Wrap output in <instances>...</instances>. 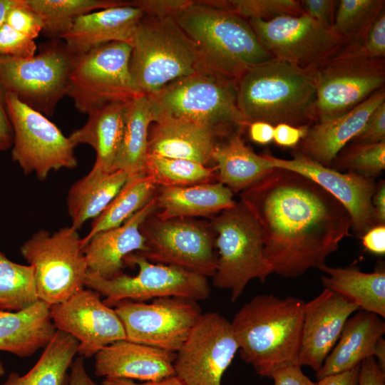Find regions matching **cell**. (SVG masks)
<instances>
[{
	"mask_svg": "<svg viewBox=\"0 0 385 385\" xmlns=\"http://www.w3.org/2000/svg\"><path fill=\"white\" fill-rule=\"evenodd\" d=\"M240 197L259 224L272 273L282 277L319 269L349 235L345 207L297 173L273 168Z\"/></svg>",
	"mask_w": 385,
	"mask_h": 385,
	"instance_id": "cell-1",
	"label": "cell"
},
{
	"mask_svg": "<svg viewBox=\"0 0 385 385\" xmlns=\"http://www.w3.org/2000/svg\"><path fill=\"white\" fill-rule=\"evenodd\" d=\"M305 302L287 296H255L231 322L241 359L261 377L299 364Z\"/></svg>",
	"mask_w": 385,
	"mask_h": 385,
	"instance_id": "cell-2",
	"label": "cell"
},
{
	"mask_svg": "<svg viewBox=\"0 0 385 385\" xmlns=\"http://www.w3.org/2000/svg\"><path fill=\"white\" fill-rule=\"evenodd\" d=\"M175 19L208 70L238 80L272 58L248 21L230 9L226 1H193Z\"/></svg>",
	"mask_w": 385,
	"mask_h": 385,
	"instance_id": "cell-3",
	"label": "cell"
},
{
	"mask_svg": "<svg viewBox=\"0 0 385 385\" xmlns=\"http://www.w3.org/2000/svg\"><path fill=\"white\" fill-rule=\"evenodd\" d=\"M237 101L246 126L263 121L308 128L317 121L312 69L279 58L246 71L237 80Z\"/></svg>",
	"mask_w": 385,
	"mask_h": 385,
	"instance_id": "cell-4",
	"label": "cell"
},
{
	"mask_svg": "<svg viewBox=\"0 0 385 385\" xmlns=\"http://www.w3.org/2000/svg\"><path fill=\"white\" fill-rule=\"evenodd\" d=\"M130 45V71L143 95H155L202 67L195 43L174 18L145 15Z\"/></svg>",
	"mask_w": 385,
	"mask_h": 385,
	"instance_id": "cell-5",
	"label": "cell"
},
{
	"mask_svg": "<svg viewBox=\"0 0 385 385\" xmlns=\"http://www.w3.org/2000/svg\"><path fill=\"white\" fill-rule=\"evenodd\" d=\"M209 221L217 253L212 284L229 289L231 302H235L251 280L264 282L272 273L263 235L257 220L240 200Z\"/></svg>",
	"mask_w": 385,
	"mask_h": 385,
	"instance_id": "cell-6",
	"label": "cell"
},
{
	"mask_svg": "<svg viewBox=\"0 0 385 385\" xmlns=\"http://www.w3.org/2000/svg\"><path fill=\"white\" fill-rule=\"evenodd\" d=\"M237 80L204 67L150 96L161 116L193 121L222 138L246 130L237 101Z\"/></svg>",
	"mask_w": 385,
	"mask_h": 385,
	"instance_id": "cell-7",
	"label": "cell"
},
{
	"mask_svg": "<svg viewBox=\"0 0 385 385\" xmlns=\"http://www.w3.org/2000/svg\"><path fill=\"white\" fill-rule=\"evenodd\" d=\"M77 53L61 39L41 45L32 57L0 54V82L6 91L44 115H52L67 95Z\"/></svg>",
	"mask_w": 385,
	"mask_h": 385,
	"instance_id": "cell-8",
	"label": "cell"
},
{
	"mask_svg": "<svg viewBox=\"0 0 385 385\" xmlns=\"http://www.w3.org/2000/svg\"><path fill=\"white\" fill-rule=\"evenodd\" d=\"M78 230L64 227L51 233L41 230L20 247L34 269L39 300L49 307L83 289L88 267Z\"/></svg>",
	"mask_w": 385,
	"mask_h": 385,
	"instance_id": "cell-9",
	"label": "cell"
},
{
	"mask_svg": "<svg viewBox=\"0 0 385 385\" xmlns=\"http://www.w3.org/2000/svg\"><path fill=\"white\" fill-rule=\"evenodd\" d=\"M131 45L110 42L77 54L67 95L81 113L90 114L115 102L140 94L130 71Z\"/></svg>",
	"mask_w": 385,
	"mask_h": 385,
	"instance_id": "cell-10",
	"label": "cell"
},
{
	"mask_svg": "<svg viewBox=\"0 0 385 385\" xmlns=\"http://www.w3.org/2000/svg\"><path fill=\"white\" fill-rule=\"evenodd\" d=\"M145 250L138 252L148 260L212 277L217 265L215 235L209 220L161 219L155 212L142 222Z\"/></svg>",
	"mask_w": 385,
	"mask_h": 385,
	"instance_id": "cell-11",
	"label": "cell"
},
{
	"mask_svg": "<svg viewBox=\"0 0 385 385\" xmlns=\"http://www.w3.org/2000/svg\"><path fill=\"white\" fill-rule=\"evenodd\" d=\"M125 265L137 266V274L122 273L112 279H103L87 272L85 286L105 296L103 301L109 307L123 300L145 302L165 297H186L199 302L210 295V285L205 276L152 262L138 252L126 257Z\"/></svg>",
	"mask_w": 385,
	"mask_h": 385,
	"instance_id": "cell-12",
	"label": "cell"
},
{
	"mask_svg": "<svg viewBox=\"0 0 385 385\" xmlns=\"http://www.w3.org/2000/svg\"><path fill=\"white\" fill-rule=\"evenodd\" d=\"M6 104L14 134L11 158L25 174L44 180L51 171L77 166L76 145L46 115L10 92Z\"/></svg>",
	"mask_w": 385,
	"mask_h": 385,
	"instance_id": "cell-13",
	"label": "cell"
},
{
	"mask_svg": "<svg viewBox=\"0 0 385 385\" xmlns=\"http://www.w3.org/2000/svg\"><path fill=\"white\" fill-rule=\"evenodd\" d=\"M312 73L318 122L351 111L384 88L385 60L336 54Z\"/></svg>",
	"mask_w": 385,
	"mask_h": 385,
	"instance_id": "cell-14",
	"label": "cell"
},
{
	"mask_svg": "<svg viewBox=\"0 0 385 385\" xmlns=\"http://www.w3.org/2000/svg\"><path fill=\"white\" fill-rule=\"evenodd\" d=\"M114 307L126 340L174 353L202 314L197 301L181 297L155 298L150 303L123 300Z\"/></svg>",
	"mask_w": 385,
	"mask_h": 385,
	"instance_id": "cell-15",
	"label": "cell"
},
{
	"mask_svg": "<svg viewBox=\"0 0 385 385\" xmlns=\"http://www.w3.org/2000/svg\"><path fill=\"white\" fill-rule=\"evenodd\" d=\"M238 350L231 322L218 312L202 313L175 353V376L185 385H222Z\"/></svg>",
	"mask_w": 385,
	"mask_h": 385,
	"instance_id": "cell-16",
	"label": "cell"
},
{
	"mask_svg": "<svg viewBox=\"0 0 385 385\" xmlns=\"http://www.w3.org/2000/svg\"><path fill=\"white\" fill-rule=\"evenodd\" d=\"M272 58L312 69L336 55L345 43L306 14L270 20H247Z\"/></svg>",
	"mask_w": 385,
	"mask_h": 385,
	"instance_id": "cell-17",
	"label": "cell"
},
{
	"mask_svg": "<svg viewBox=\"0 0 385 385\" xmlns=\"http://www.w3.org/2000/svg\"><path fill=\"white\" fill-rule=\"evenodd\" d=\"M56 330L73 337L79 343L78 354L94 356L106 346L125 339L123 323L114 309L92 289H81L68 299L49 307Z\"/></svg>",
	"mask_w": 385,
	"mask_h": 385,
	"instance_id": "cell-18",
	"label": "cell"
},
{
	"mask_svg": "<svg viewBox=\"0 0 385 385\" xmlns=\"http://www.w3.org/2000/svg\"><path fill=\"white\" fill-rule=\"evenodd\" d=\"M293 158L283 159L268 153L263 155L273 168L304 175L335 197L349 212L351 229L361 237L376 225L372 205L376 189L375 179L335 170L307 157L292 153Z\"/></svg>",
	"mask_w": 385,
	"mask_h": 385,
	"instance_id": "cell-19",
	"label": "cell"
},
{
	"mask_svg": "<svg viewBox=\"0 0 385 385\" xmlns=\"http://www.w3.org/2000/svg\"><path fill=\"white\" fill-rule=\"evenodd\" d=\"M359 310L356 305L327 288L305 303L299 365L318 371L338 341L346 322Z\"/></svg>",
	"mask_w": 385,
	"mask_h": 385,
	"instance_id": "cell-20",
	"label": "cell"
},
{
	"mask_svg": "<svg viewBox=\"0 0 385 385\" xmlns=\"http://www.w3.org/2000/svg\"><path fill=\"white\" fill-rule=\"evenodd\" d=\"M94 358L97 376L152 382L175 375V353L126 339L106 346Z\"/></svg>",
	"mask_w": 385,
	"mask_h": 385,
	"instance_id": "cell-21",
	"label": "cell"
},
{
	"mask_svg": "<svg viewBox=\"0 0 385 385\" xmlns=\"http://www.w3.org/2000/svg\"><path fill=\"white\" fill-rule=\"evenodd\" d=\"M384 102L385 89L382 88L351 111L312 124L292 153L329 167L337 154L361 131L374 109Z\"/></svg>",
	"mask_w": 385,
	"mask_h": 385,
	"instance_id": "cell-22",
	"label": "cell"
},
{
	"mask_svg": "<svg viewBox=\"0 0 385 385\" xmlns=\"http://www.w3.org/2000/svg\"><path fill=\"white\" fill-rule=\"evenodd\" d=\"M156 210L154 196L123 224L92 237L83 247L88 272L103 279H112L123 273L125 257L145 250V239L140 227L145 218Z\"/></svg>",
	"mask_w": 385,
	"mask_h": 385,
	"instance_id": "cell-23",
	"label": "cell"
},
{
	"mask_svg": "<svg viewBox=\"0 0 385 385\" xmlns=\"http://www.w3.org/2000/svg\"><path fill=\"white\" fill-rule=\"evenodd\" d=\"M221 138L216 130L202 124L161 116L150 126L147 151L148 155L185 159L210 166L213 163L215 145Z\"/></svg>",
	"mask_w": 385,
	"mask_h": 385,
	"instance_id": "cell-24",
	"label": "cell"
},
{
	"mask_svg": "<svg viewBox=\"0 0 385 385\" xmlns=\"http://www.w3.org/2000/svg\"><path fill=\"white\" fill-rule=\"evenodd\" d=\"M144 16L143 10L131 5L92 11L78 17L61 39L77 54L110 42L131 44Z\"/></svg>",
	"mask_w": 385,
	"mask_h": 385,
	"instance_id": "cell-25",
	"label": "cell"
},
{
	"mask_svg": "<svg viewBox=\"0 0 385 385\" xmlns=\"http://www.w3.org/2000/svg\"><path fill=\"white\" fill-rule=\"evenodd\" d=\"M385 333L384 318L359 310L346 322L336 344L327 356L316 378L349 370L374 356L379 339Z\"/></svg>",
	"mask_w": 385,
	"mask_h": 385,
	"instance_id": "cell-26",
	"label": "cell"
},
{
	"mask_svg": "<svg viewBox=\"0 0 385 385\" xmlns=\"http://www.w3.org/2000/svg\"><path fill=\"white\" fill-rule=\"evenodd\" d=\"M155 199V215L161 219H210L236 202L234 193L218 182L186 187L157 186Z\"/></svg>",
	"mask_w": 385,
	"mask_h": 385,
	"instance_id": "cell-27",
	"label": "cell"
},
{
	"mask_svg": "<svg viewBox=\"0 0 385 385\" xmlns=\"http://www.w3.org/2000/svg\"><path fill=\"white\" fill-rule=\"evenodd\" d=\"M49 307L38 300L21 311L0 310V351L28 357L44 348L56 332Z\"/></svg>",
	"mask_w": 385,
	"mask_h": 385,
	"instance_id": "cell-28",
	"label": "cell"
},
{
	"mask_svg": "<svg viewBox=\"0 0 385 385\" xmlns=\"http://www.w3.org/2000/svg\"><path fill=\"white\" fill-rule=\"evenodd\" d=\"M245 130H237L221 138L212 153L217 182L234 194L250 188L273 167L263 154L255 153L242 138Z\"/></svg>",
	"mask_w": 385,
	"mask_h": 385,
	"instance_id": "cell-29",
	"label": "cell"
},
{
	"mask_svg": "<svg viewBox=\"0 0 385 385\" xmlns=\"http://www.w3.org/2000/svg\"><path fill=\"white\" fill-rule=\"evenodd\" d=\"M127 102L112 103L91 113L86 123L68 136L76 146L87 144L95 150L93 168L113 171L123 139Z\"/></svg>",
	"mask_w": 385,
	"mask_h": 385,
	"instance_id": "cell-30",
	"label": "cell"
},
{
	"mask_svg": "<svg viewBox=\"0 0 385 385\" xmlns=\"http://www.w3.org/2000/svg\"><path fill=\"white\" fill-rule=\"evenodd\" d=\"M159 118L150 96L139 95L127 102L123 139L113 171L123 170L130 177L145 173L149 128Z\"/></svg>",
	"mask_w": 385,
	"mask_h": 385,
	"instance_id": "cell-31",
	"label": "cell"
},
{
	"mask_svg": "<svg viewBox=\"0 0 385 385\" xmlns=\"http://www.w3.org/2000/svg\"><path fill=\"white\" fill-rule=\"evenodd\" d=\"M130 178L125 171L104 172L92 168L70 188L67 209L71 226L77 230L97 217L119 192Z\"/></svg>",
	"mask_w": 385,
	"mask_h": 385,
	"instance_id": "cell-32",
	"label": "cell"
},
{
	"mask_svg": "<svg viewBox=\"0 0 385 385\" xmlns=\"http://www.w3.org/2000/svg\"><path fill=\"white\" fill-rule=\"evenodd\" d=\"M319 270L326 273L321 280L324 288L346 298L360 310L385 318V272H363L354 267H332L327 265Z\"/></svg>",
	"mask_w": 385,
	"mask_h": 385,
	"instance_id": "cell-33",
	"label": "cell"
},
{
	"mask_svg": "<svg viewBox=\"0 0 385 385\" xmlns=\"http://www.w3.org/2000/svg\"><path fill=\"white\" fill-rule=\"evenodd\" d=\"M78 342L56 330L35 365L25 374L11 373L0 385H68V369L78 354Z\"/></svg>",
	"mask_w": 385,
	"mask_h": 385,
	"instance_id": "cell-34",
	"label": "cell"
},
{
	"mask_svg": "<svg viewBox=\"0 0 385 385\" xmlns=\"http://www.w3.org/2000/svg\"><path fill=\"white\" fill-rule=\"evenodd\" d=\"M156 189L145 173L130 177L106 209L93 219L89 232L82 239L83 246L96 235L123 224L154 197Z\"/></svg>",
	"mask_w": 385,
	"mask_h": 385,
	"instance_id": "cell-35",
	"label": "cell"
},
{
	"mask_svg": "<svg viewBox=\"0 0 385 385\" xmlns=\"http://www.w3.org/2000/svg\"><path fill=\"white\" fill-rule=\"evenodd\" d=\"M41 19L42 32L51 40L61 39L75 21L88 13L110 7L130 5L120 0H25Z\"/></svg>",
	"mask_w": 385,
	"mask_h": 385,
	"instance_id": "cell-36",
	"label": "cell"
},
{
	"mask_svg": "<svg viewBox=\"0 0 385 385\" xmlns=\"http://www.w3.org/2000/svg\"><path fill=\"white\" fill-rule=\"evenodd\" d=\"M145 174L156 186L186 187L217 182L216 166L153 155L147 156Z\"/></svg>",
	"mask_w": 385,
	"mask_h": 385,
	"instance_id": "cell-37",
	"label": "cell"
},
{
	"mask_svg": "<svg viewBox=\"0 0 385 385\" xmlns=\"http://www.w3.org/2000/svg\"><path fill=\"white\" fill-rule=\"evenodd\" d=\"M39 300L34 269L11 261L0 252V310H23Z\"/></svg>",
	"mask_w": 385,
	"mask_h": 385,
	"instance_id": "cell-38",
	"label": "cell"
},
{
	"mask_svg": "<svg viewBox=\"0 0 385 385\" xmlns=\"http://www.w3.org/2000/svg\"><path fill=\"white\" fill-rule=\"evenodd\" d=\"M385 10L384 0L338 1L331 31L345 46L359 42L378 15Z\"/></svg>",
	"mask_w": 385,
	"mask_h": 385,
	"instance_id": "cell-39",
	"label": "cell"
},
{
	"mask_svg": "<svg viewBox=\"0 0 385 385\" xmlns=\"http://www.w3.org/2000/svg\"><path fill=\"white\" fill-rule=\"evenodd\" d=\"M329 168L375 179L385 169V141L374 144H348Z\"/></svg>",
	"mask_w": 385,
	"mask_h": 385,
	"instance_id": "cell-40",
	"label": "cell"
},
{
	"mask_svg": "<svg viewBox=\"0 0 385 385\" xmlns=\"http://www.w3.org/2000/svg\"><path fill=\"white\" fill-rule=\"evenodd\" d=\"M226 3L230 9L246 20L267 21L304 13L300 1L296 0H231Z\"/></svg>",
	"mask_w": 385,
	"mask_h": 385,
	"instance_id": "cell-41",
	"label": "cell"
},
{
	"mask_svg": "<svg viewBox=\"0 0 385 385\" xmlns=\"http://www.w3.org/2000/svg\"><path fill=\"white\" fill-rule=\"evenodd\" d=\"M337 54L369 58L385 57V10L375 19L359 42L344 46Z\"/></svg>",
	"mask_w": 385,
	"mask_h": 385,
	"instance_id": "cell-42",
	"label": "cell"
},
{
	"mask_svg": "<svg viewBox=\"0 0 385 385\" xmlns=\"http://www.w3.org/2000/svg\"><path fill=\"white\" fill-rule=\"evenodd\" d=\"M37 45L31 38L16 31L6 24L0 27V54L29 58L36 54Z\"/></svg>",
	"mask_w": 385,
	"mask_h": 385,
	"instance_id": "cell-43",
	"label": "cell"
},
{
	"mask_svg": "<svg viewBox=\"0 0 385 385\" xmlns=\"http://www.w3.org/2000/svg\"><path fill=\"white\" fill-rule=\"evenodd\" d=\"M4 23L34 40L42 32L43 29L41 19L26 6L25 0H20L9 11Z\"/></svg>",
	"mask_w": 385,
	"mask_h": 385,
	"instance_id": "cell-44",
	"label": "cell"
},
{
	"mask_svg": "<svg viewBox=\"0 0 385 385\" xmlns=\"http://www.w3.org/2000/svg\"><path fill=\"white\" fill-rule=\"evenodd\" d=\"M382 141H385V102L374 109L361 131L349 143L374 144Z\"/></svg>",
	"mask_w": 385,
	"mask_h": 385,
	"instance_id": "cell-45",
	"label": "cell"
},
{
	"mask_svg": "<svg viewBox=\"0 0 385 385\" xmlns=\"http://www.w3.org/2000/svg\"><path fill=\"white\" fill-rule=\"evenodd\" d=\"M192 2V0H135L130 1V4L140 8L148 16L175 19Z\"/></svg>",
	"mask_w": 385,
	"mask_h": 385,
	"instance_id": "cell-46",
	"label": "cell"
},
{
	"mask_svg": "<svg viewBox=\"0 0 385 385\" xmlns=\"http://www.w3.org/2000/svg\"><path fill=\"white\" fill-rule=\"evenodd\" d=\"M300 2L304 14L309 16L322 26L331 30L338 1L303 0Z\"/></svg>",
	"mask_w": 385,
	"mask_h": 385,
	"instance_id": "cell-47",
	"label": "cell"
},
{
	"mask_svg": "<svg viewBox=\"0 0 385 385\" xmlns=\"http://www.w3.org/2000/svg\"><path fill=\"white\" fill-rule=\"evenodd\" d=\"M308 128L277 124L274 126L273 140L279 146L295 148L306 135Z\"/></svg>",
	"mask_w": 385,
	"mask_h": 385,
	"instance_id": "cell-48",
	"label": "cell"
},
{
	"mask_svg": "<svg viewBox=\"0 0 385 385\" xmlns=\"http://www.w3.org/2000/svg\"><path fill=\"white\" fill-rule=\"evenodd\" d=\"M299 364L290 365L278 369L272 374L274 385H316L302 371Z\"/></svg>",
	"mask_w": 385,
	"mask_h": 385,
	"instance_id": "cell-49",
	"label": "cell"
},
{
	"mask_svg": "<svg viewBox=\"0 0 385 385\" xmlns=\"http://www.w3.org/2000/svg\"><path fill=\"white\" fill-rule=\"evenodd\" d=\"M358 385H385V371L381 369L374 357L361 361Z\"/></svg>",
	"mask_w": 385,
	"mask_h": 385,
	"instance_id": "cell-50",
	"label": "cell"
},
{
	"mask_svg": "<svg viewBox=\"0 0 385 385\" xmlns=\"http://www.w3.org/2000/svg\"><path fill=\"white\" fill-rule=\"evenodd\" d=\"M6 91L0 82V151L12 147L13 129L8 115L6 104Z\"/></svg>",
	"mask_w": 385,
	"mask_h": 385,
	"instance_id": "cell-51",
	"label": "cell"
},
{
	"mask_svg": "<svg viewBox=\"0 0 385 385\" xmlns=\"http://www.w3.org/2000/svg\"><path fill=\"white\" fill-rule=\"evenodd\" d=\"M361 237L366 250L379 255L385 254V225H375Z\"/></svg>",
	"mask_w": 385,
	"mask_h": 385,
	"instance_id": "cell-52",
	"label": "cell"
},
{
	"mask_svg": "<svg viewBox=\"0 0 385 385\" xmlns=\"http://www.w3.org/2000/svg\"><path fill=\"white\" fill-rule=\"evenodd\" d=\"M360 364L342 372L318 379L316 385H358Z\"/></svg>",
	"mask_w": 385,
	"mask_h": 385,
	"instance_id": "cell-53",
	"label": "cell"
},
{
	"mask_svg": "<svg viewBox=\"0 0 385 385\" xmlns=\"http://www.w3.org/2000/svg\"><path fill=\"white\" fill-rule=\"evenodd\" d=\"M252 141L260 145H267L273 140L274 125L263 121L250 123L247 128Z\"/></svg>",
	"mask_w": 385,
	"mask_h": 385,
	"instance_id": "cell-54",
	"label": "cell"
},
{
	"mask_svg": "<svg viewBox=\"0 0 385 385\" xmlns=\"http://www.w3.org/2000/svg\"><path fill=\"white\" fill-rule=\"evenodd\" d=\"M84 358H76L70 368L68 385H98L88 374L84 364Z\"/></svg>",
	"mask_w": 385,
	"mask_h": 385,
	"instance_id": "cell-55",
	"label": "cell"
},
{
	"mask_svg": "<svg viewBox=\"0 0 385 385\" xmlns=\"http://www.w3.org/2000/svg\"><path fill=\"white\" fill-rule=\"evenodd\" d=\"M372 205L376 225H385V181L380 180L376 185L372 197Z\"/></svg>",
	"mask_w": 385,
	"mask_h": 385,
	"instance_id": "cell-56",
	"label": "cell"
},
{
	"mask_svg": "<svg viewBox=\"0 0 385 385\" xmlns=\"http://www.w3.org/2000/svg\"><path fill=\"white\" fill-rule=\"evenodd\" d=\"M101 385H185L177 376H173L158 381L136 383L132 379L104 378Z\"/></svg>",
	"mask_w": 385,
	"mask_h": 385,
	"instance_id": "cell-57",
	"label": "cell"
},
{
	"mask_svg": "<svg viewBox=\"0 0 385 385\" xmlns=\"http://www.w3.org/2000/svg\"><path fill=\"white\" fill-rule=\"evenodd\" d=\"M374 357L381 369L385 371V340L383 337L377 342Z\"/></svg>",
	"mask_w": 385,
	"mask_h": 385,
	"instance_id": "cell-58",
	"label": "cell"
},
{
	"mask_svg": "<svg viewBox=\"0 0 385 385\" xmlns=\"http://www.w3.org/2000/svg\"><path fill=\"white\" fill-rule=\"evenodd\" d=\"M20 0H0V27L4 23L9 11Z\"/></svg>",
	"mask_w": 385,
	"mask_h": 385,
	"instance_id": "cell-59",
	"label": "cell"
},
{
	"mask_svg": "<svg viewBox=\"0 0 385 385\" xmlns=\"http://www.w3.org/2000/svg\"><path fill=\"white\" fill-rule=\"evenodd\" d=\"M5 374V367L4 366V364L0 360V378L4 376Z\"/></svg>",
	"mask_w": 385,
	"mask_h": 385,
	"instance_id": "cell-60",
	"label": "cell"
}]
</instances>
